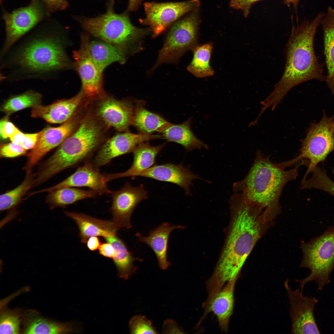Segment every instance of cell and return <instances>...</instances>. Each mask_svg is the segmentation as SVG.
<instances>
[{"instance_id":"cell-1","label":"cell","mask_w":334,"mask_h":334,"mask_svg":"<svg viewBox=\"0 0 334 334\" xmlns=\"http://www.w3.org/2000/svg\"><path fill=\"white\" fill-rule=\"evenodd\" d=\"M231 219L215 270L206 282L207 288L216 293L228 282L237 280L256 243L272 223L262 209L241 198L230 203Z\"/></svg>"},{"instance_id":"cell-2","label":"cell","mask_w":334,"mask_h":334,"mask_svg":"<svg viewBox=\"0 0 334 334\" xmlns=\"http://www.w3.org/2000/svg\"><path fill=\"white\" fill-rule=\"evenodd\" d=\"M324 13L319 12L312 21L304 20L298 27L293 26L285 49L283 75L263 101L266 108L275 110L288 92L301 83L312 80L326 82L324 65L319 62L314 48L315 36Z\"/></svg>"},{"instance_id":"cell-3","label":"cell","mask_w":334,"mask_h":334,"mask_svg":"<svg viewBox=\"0 0 334 334\" xmlns=\"http://www.w3.org/2000/svg\"><path fill=\"white\" fill-rule=\"evenodd\" d=\"M298 167L288 170L274 163L268 157L257 151L255 159L248 174L235 183L233 190L240 192L249 201L275 215L280 213L279 201L284 187L298 175Z\"/></svg>"},{"instance_id":"cell-4","label":"cell","mask_w":334,"mask_h":334,"mask_svg":"<svg viewBox=\"0 0 334 334\" xmlns=\"http://www.w3.org/2000/svg\"><path fill=\"white\" fill-rule=\"evenodd\" d=\"M100 134V128L95 121L92 119L84 121L41 164L37 172L39 179L45 182L87 159L98 146Z\"/></svg>"},{"instance_id":"cell-5","label":"cell","mask_w":334,"mask_h":334,"mask_svg":"<svg viewBox=\"0 0 334 334\" xmlns=\"http://www.w3.org/2000/svg\"><path fill=\"white\" fill-rule=\"evenodd\" d=\"M113 6V1L110 0L106 12L96 17L84 19L83 27L94 36L122 48L129 54L140 51L143 49V39L152 34L150 29L135 26L126 12L117 14Z\"/></svg>"},{"instance_id":"cell-6","label":"cell","mask_w":334,"mask_h":334,"mask_svg":"<svg viewBox=\"0 0 334 334\" xmlns=\"http://www.w3.org/2000/svg\"><path fill=\"white\" fill-rule=\"evenodd\" d=\"M301 247L303 255L300 267L310 270V274L302 280H295L302 291L305 285L311 281L317 285L318 291H322L330 282V275L334 268V226L323 234L308 242H303Z\"/></svg>"},{"instance_id":"cell-7","label":"cell","mask_w":334,"mask_h":334,"mask_svg":"<svg viewBox=\"0 0 334 334\" xmlns=\"http://www.w3.org/2000/svg\"><path fill=\"white\" fill-rule=\"evenodd\" d=\"M301 142L299 154L294 159L283 162L282 165L286 168L300 160L307 159L308 169L302 183L319 163L324 162L328 155L334 151V116L329 117L323 110L320 120L310 124L305 138Z\"/></svg>"},{"instance_id":"cell-8","label":"cell","mask_w":334,"mask_h":334,"mask_svg":"<svg viewBox=\"0 0 334 334\" xmlns=\"http://www.w3.org/2000/svg\"><path fill=\"white\" fill-rule=\"evenodd\" d=\"M200 8L190 12L172 25L159 52L156 62L149 72H152L162 63H176L186 52L192 50L198 45L201 22Z\"/></svg>"},{"instance_id":"cell-9","label":"cell","mask_w":334,"mask_h":334,"mask_svg":"<svg viewBox=\"0 0 334 334\" xmlns=\"http://www.w3.org/2000/svg\"><path fill=\"white\" fill-rule=\"evenodd\" d=\"M18 61L22 67L34 71L60 69L69 65L60 43L52 37L32 41L20 53Z\"/></svg>"},{"instance_id":"cell-10","label":"cell","mask_w":334,"mask_h":334,"mask_svg":"<svg viewBox=\"0 0 334 334\" xmlns=\"http://www.w3.org/2000/svg\"><path fill=\"white\" fill-rule=\"evenodd\" d=\"M200 6V0L145 2L144 4L145 16L139 20L141 24L148 26L152 36L155 37L181 17Z\"/></svg>"},{"instance_id":"cell-11","label":"cell","mask_w":334,"mask_h":334,"mask_svg":"<svg viewBox=\"0 0 334 334\" xmlns=\"http://www.w3.org/2000/svg\"><path fill=\"white\" fill-rule=\"evenodd\" d=\"M48 11L42 0H32L28 6L11 13L4 11L6 39L3 52L46 17Z\"/></svg>"},{"instance_id":"cell-12","label":"cell","mask_w":334,"mask_h":334,"mask_svg":"<svg viewBox=\"0 0 334 334\" xmlns=\"http://www.w3.org/2000/svg\"><path fill=\"white\" fill-rule=\"evenodd\" d=\"M284 285L289 299L291 321V332L294 334H320L314 310L318 302L315 297L304 296L302 290L291 289L289 280Z\"/></svg>"},{"instance_id":"cell-13","label":"cell","mask_w":334,"mask_h":334,"mask_svg":"<svg viewBox=\"0 0 334 334\" xmlns=\"http://www.w3.org/2000/svg\"><path fill=\"white\" fill-rule=\"evenodd\" d=\"M148 192L143 186H134L129 182L118 190L111 193L112 202L110 211L112 221L120 229L132 227L131 218L135 207L148 198Z\"/></svg>"},{"instance_id":"cell-14","label":"cell","mask_w":334,"mask_h":334,"mask_svg":"<svg viewBox=\"0 0 334 334\" xmlns=\"http://www.w3.org/2000/svg\"><path fill=\"white\" fill-rule=\"evenodd\" d=\"M88 43L87 36L82 37L81 47L73 52V57L81 80V92L84 96L92 98L99 96L102 92V73L90 56Z\"/></svg>"},{"instance_id":"cell-15","label":"cell","mask_w":334,"mask_h":334,"mask_svg":"<svg viewBox=\"0 0 334 334\" xmlns=\"http://www.w3.org/2000/svg\"><path fill=\"white\" fill-rule=\"evenodd\" d=\"M75 126V121L70 119L60 126L47 127L41 131L36 145L28 155L23 169L26 171L32 170L47 153L60 145L73 133Z\"/></svg>"},{"instance_id":"cell-16","label":"cell","mask_w":334,"mask_h":334,"mask_svg":"<svg viewBox=\"0 0 334 334\" xmlns=\"http://www.w3.org/2000/svg\"><path fill=\"white\" fill-rule=\"evenodd\" d=\"M162 138L161 135H146L127 131L118 134L108 140L95 157L94 165L100 167L109 163L113 158L132 152L140 143Z\"/></svg>"},{"instance_id":"cell-17","label":"cell","mask_w":334,"mask_h":334,"mask_svg":"<svg viewBox=\"0 0 334 334\" xmlns=\"http://www.w3.org/2000/svg\"><path fill=\"white\" fill-rule=\"evenodd\" d=\"M105 174L101 173L88 162L78 168L72 174L59 183L49 188L33 192L34 195L51 191L65 187H86L97 192L99 194H111L112 191L108 188Z\"/></svg>"},{"instance_id":"cell-18","label":"cell","mask_w":334,"mask_h":334,"mask_svg":"<svg viewBox=\"0 0 334 334\" xmlns=\"http://www.w3.org/2000/svg\"><path fill=\"white\" fill-rule=\"evenodd\" d=\"M137 176L174 184L183 189L186 194L188 195H191L190 186L192 181L202 179L191 172L189 167L185 166L182 163L178 165L167 163L154 165L139 173Z\"/></svg>"},{"instance_id":"cell-19","label":"cell","mask_w":334,"mask_h":334,"mask_svg":"<svg viewBox=\"0 0 334 334\" xmlns=\"http://www.w3.org/2000/svg\"><path fill=\"white\" fill-rule=\"evenodd\" d=\"M135 105L131 102L107 98L99 105L97 114L109 126L127 131L132 124Z\"/></svg>"},{"instance_id":"cell-20","label":"cell","mask_w":334,"mask_h":334,"mask_svg":"<svg viewBox=\"0 0 334 334\" xmlns=\"http://www.w3.org/2000/svg\"><path fill=\"white\" fill-rule=\"evenodd\" d=\"M84 96L81 91L69 99L59 100L47 105H40L32 108L31 116L42 118L50 123H63L71 118Z\"/></svg>"},{"instance_id":"cell-21","label":"cell","mask_w":334,"mask_h":334,"mask_svg":"<svg viewBox=\"0 0 334 334\" xmlns=\"http://www.w3.org/2000/svg\"><path fill=\"white\" fill-rule=\"evenodd\" d=\"M237 280L226 283L210 303L203 307L205 311L203 317L209 312H212L217 318L221 329L225 332L228 331L229 321L233 311L234 293Z\"/></svg>"},{"instance_id":"cell-22","label":"cell","mask_w":334,"mask_h":334,"mask_svg":"<svg viewBox=\"0 0 334 334\" xmlns=\"http://www.w3.org/2000/svg\"><path fill=\"white\" fill-rule=\"evenodd\" d=\"M145 142L139 143L133 150V161L130 167L123 172L105 174V179L107 182L120 178L136 177L139 173L155 165L156 157L165 147V143L152 146L148 142Z\"/></svg>"},{"instance_id":"cell-23","label":"cell","mask_w":334,"mask_h":334,"mask_svg":"<svg viewBox=\"0 0 334 334\" xmlns=\"http://www.w3.org/2000/svg\"><path fill=\"white\" fill-rule=\"evenodd\" d=\"M64 213L76 224L82 243H86L90 237L101 236L105 238L111 234L116 233L119 229L112 221L101 220L82 213L69 212Z\"/></svg>"},{"instance_id":"cell-24","label":"cell","mask_w":334,"mask_h":334,"mask_svg":"<svg viewBox=\"0 0 334 334\" xmlns=\"http://www.w3.org/2000/svg\"><path fill=\"white\" fill-rule=\"evenodd\" d=\"M183 228L181 225H171L165 222L151 231L148 236H143L139 233H136L135 236L139 241L146 244L152 249L156 257L159 267L165 270L170 264L167 259L170 234L174 229Z\"/></svg>"},{"instance_id":"cell-25","label":"cell","mask_w":334,"mask_h":334,"mask_svg":"<svg viewBox=\"0 0 334 334\" xmlns=\"http://www.w3.org/2000/svg\"><path fill=\"white\" fill-rule=\"evenodd\" d=\"M191 118L182 123L175 124L169 123L159 131L162 138L168 141L179 144L186 152L195 149H200L203 147L208 149V146L198 139L192 131L191 123Z\"/></svg>"},{"instance_id":"cell-26","label":"cell","mask_w":334,"mask_h":334,"mask_svg":"<svg viewBox=\"0 0 334 334\" xmlns=\"http://www.w3.org/2000/svg\"><path fill=\"white\" fill-rule=\"evenodd\" d=\"M88 49L92 60L101 73L113 62L124 64L129 54L122 48L103 41L89 42Z\"/></svg>"},{"instance_id":"cell-27","label":"cell","mask_w":334,"mask_h":334,"mask_svg":"<svg viewBox=\"0 0 334 334\" xmlns=\"http://www.w3.org/2000/svg\"><path fill=\"white\" fill-rule=\"evenodd\" d=\"M24 319L23 333L66 334L80 332L79 328L73 323L54 321L32 312L26 314Z\"/></svg>"},{"instance_id":"cell-28","label":"cell","mask_w":334,"mask_h":334,"mask_svg":"<svg viewBox=\"0 0 334 334\" xmlns=\"http://www.w3.org/2000/svg\"><path fill=\"white\" fill-rule=\"evenodd\" d=\"M321 24L323 31L324 52L327 70L326 82L334 95V9L328 7Z\"/></svg>"},{"instance_id":"cell-29","label":"cell","mask_w":334,"mask_h":334,"mask_svg":"<svg viewBox=\"0 0 334 334\" xmlns=\"http://www.w3.org/2000/svg\"><path fill=\"white\" fill-rule=\"evenodd\" d=\"M105 239L114 248L115 254L112 259L117 268L118 276L125 280H128L137 270V267L134 264V261H142L143 259L134 257L117 233L111 234Z\"/></svg>"},{"instance_id":"cell-30","label":"cell","mask_w":334,"mask_h":334,"mask_svg":"<svg viewBox=\"0 0 334 334\" xmlns=\"http://www.w3.org/2000/svg\"><path fill=\"white\" fill-rule=\"evenodd\" d=\"M135 102L132 124L139 134L152 135L169 123L160 115L147 110L145 107V101L136 100Z\"/></svg>"},{"instance_id":"cell-31","label":"cell","mask_w":334,"mask_h":334,"mask_svg":"<svg viewBox=\"0 0 334 334\" xmlns=\"http://www.w3.org/2000/svg\"><path fill=\"white\" fill-rule=\"evenodd\" d=\"M49 193L46 202L51 209L64 207L81 200L94 197L99 194L91 190H85L71 187L62 188Z\"/></svg>"},{"instance_id":"cell-32","label":"cell","mask_w":334,"mask_h":334,"mask_svg":"<svg viewBox=\"0 0 334 334\" xmlns=\"http://www.w3.org/2000/svg\"><path fill=\"white\" fill-rule=\"evenodd\" d=\"M213 44L197 45L192 50L193 57L187 69L195 76L203 78L212 76L214 71L210 65Z\"/></svg>"},{"instance_id":"cell-33","label":"cell","mask_w":334,"mask_h":334,"mask_svg":"<svg viewBox=\"0 0 334 334\" xmlns=\"http://www.w3.org/2000/svg\"><path fill=\"white\" fill-rule=\"evenodd\" d=\"M22 182L14 189L1 195L0 210L3 211L10 209L18 205L25 195L34 186V174L32 170L27 171Z\"/></svg>"},{"instance_id":"cell-34","label":"cell","mask_w":334,"mask_h":334,"mask_svg":"<svg viewBox=\"0 0 334 334\" xmlns=\"http://www.w3.org/2000/svg\"><path fill=\"white\" fill-rule=\"evenodd\" d=\"M42 96L39 93L29 91L13 97L2 105L1 110L8 114L28 108L41 105Z\"/></svg>"},{"instance_id":"cell-35","label":"cell","mask_w":334,"mask_h":334,"mask_svg":"<svg viewBox=\"0 0 334 334\" xmlns=\"http://www.w3.org/2000/svg\"><path fill=\"white\" fill-rule=\"evenodd\" d=\"M18 310L4 309L1 312L0 334H18L22 315Z\"/></svg>"},{"instance_id":"cell-36","label":"cell","mask_w":334,"mask_h":334,"mask_svg":"<svg viewBox=\"0 0 334 334\" xmlns=\"http://www.w3.org/2000/svg\"><path fill=\"white\" fill-rule=\"evenodd\" d=\"M131 334H157L151 321L144 315H136L131 318L129 322Z\"/></svg>"},{"instance_id":"cell-37","label":"cell","mask_w":334,"mask_h":334,"mask_svg":"<svg viewBox=\"0 0 334 334\" xmlns=\"http://www.w3.org/2000/svg\"><path fill=\"white\" fill-rule=\"evenodd\" d=\"M27 151L20 145L12 142L1 144L0 156L2 158L15 157L25 155Z\"/></svg>"},{"instance_id":"cell-38","label":"cell","mask_w":334,"mask_h":334,"mask_svg":"<svg viewBox=\"0 0 334 334\" xmlns=\"http://www.w3.org/2000/svg\"><path fill=\"white\" fill-rule=\"evenodd\" d=\"M262 0H230L229 5L233 9L243 11L245 18L248 17L251 6L255 3Z\"/></svg>"},{"instance_id":"cell-39","label":"cell","mask_w":334,"mask_h":334,"mask_svg":"<svg viewBox=\"0 0 334 334\" xmlns=\"http://www.w3.org/2000/svg\"><path fill=\"white\" fill-rule=\"evenodd\" d=\"M17 128L8 120L6 117L2 119L0 122V136L1 139L10 138L14 133Z\"/></svg>"},{"instance_id":"cell-40","label":"cell","mask_w":334,"mask_h":334,"mask_svg":"<svg viewBox=\"0 0 334 334\" xmlns=\"http://www.w3.org/2000/svg\"><path fill=\"white\" fill-rule=\"evenodd\" d=\"M41 132V131L35 133H24L20 145L26 150L32 149L36 145Z\"/></svg>"},{"instance_id":"cell-41","label":"cell","mask_w":334,"mask_h":334,"mask_svg":"<svg viewBox=\"0 0 334 334\" xmlns=\"http://www.w3.org/2000/svg\"><path fill=\"white\" fill-rule=\"evenodd\" d=\"M48 11L53 12L58 10H62L67 6L66 0H42Z\"/></svg>"},{"instance_id":"cell-42","label":"cell","mask_w":334,"mask_h":334,"mask_svg":"<svg viewBox=\"0 0 334 334\" xmlns=\"http://www.w3.org/2000/svg\"><path fill=\"white\" fill-rule=\"evenodd\" d=\"M181 329L176 323L171 319H167L165 321L163 327V332L165 333H183Z\"/></svg>"},{"instance_id":"cell-43","label":"cell","mask_w":334,"mask_h":334,"mask_svg":"<svg viewBox=\"0 0 334 334\" xmlns=\"http://www.w3.org/2000/svg\"><path fill=\"white\" fill-rule=\"evenodd\" d=\"M98 250L99 254L105 257L112 259L114 256V248L109 242H106L102 243Z\"/></svg>"},{"instance_id":"cell-44","label":"cell","mask_w":334,"mask_h":334,"mask_svg":"<svg viewBox=\"0 0 334 334\" xmlns=\"http://www.w3.org/2000/svg\"><path fill=\"white\" fill-rule=\"evenodd\" d=\"M86 243L88 249L92 251L98 249L101 244L99 238L96 236L89 238L87 241Z\"/></svg>"},{"instance_id":"cell-45","label":"cell","mask_w":334,"mask_h":334,"mask_svg":"<svg viewBox=\"0 0 334 334\" xmlns=\"http://www.w3.org/2000/svg\"><path fill=\"white\" fill-rule=\"evenodd\" d=\"M24 133L17 128L14 133L9 138L11 142L20 145L24 137Z\"/></svg>"},{"instance_id":"cell-46","label":"cell","mask_w":334,"mask_h":334,"mask_svg":"<svg viewBox=\"0 0 334 334\" xmlns=\"http://www.w3.org/2000/svg\"><path fill=\"white\" fill-rule=\"evenodd\" d=\"M143 0H129L127 10L129 11H136Z\"/></svg>"},{"instance_id":"cell-47","label":"cell","mask_w":334,"mask_h":334,"mask_svg":"<svg viewBox=\"0 0 334 334\" xmlns=\"http://www.w3.org/2000/svg\"><path fill=\"white\" fill-rule=\"evenodd\" d=\"M300 0H283V3L287 5L288 6H289L290 5L292 4L294 8L296 9L298 3Z\"/></svg>"},{"instance_id":"cell-48","label":"cell","mask_w":334,"mask_h":334,"mask_svg":"<svg viewBox=\"0 0 334 334\" xmlns=\"http://www.w3.org/2000/svg\"><path fill=\"white\" fill-rule=\"evenodd\" d=\"M330 193L334 196V182L331 184L329 190Z\"/></svg>"},{"instance_id":"cell-49","label":"cell","mask_w":334,"mask_h":334,"mask_svg":"<svg viewBox=\"0 0 334 334\" xmlns=\"http://www.w3.org/2000/svg\"><path fill=\"white\" fill-rule=\"evenodd\" d=\"M241 194V195H242V196H243V197H244V198H245V197H244V196H243V195H242V194H241V193H234V194ZM234 194H233V195H234ZM245 199H246V198H245ZM248 201H249V200H248ZM256 205H257V204H256ZM258 206H259V205H258ZM261 208H262V207H261ZM265 210V211H267V212H268V213L269 214V215H270V216H271V218H272V219H273H273H274V218H273V217H272V215H271V214H270V213H269V212H268V210Z\"/></svg>"}]
</instances>
